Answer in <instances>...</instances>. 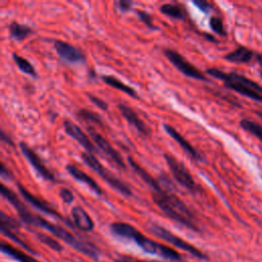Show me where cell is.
Returning <instances> with one entry per match:
<instances>
[{
	"label": "cell",
	"instance_id": "obj_37",
	"mask_svg": "<svg viewBox=\"0 0 262 262\" xmlns=\"http://www.w3.org/2000/svg\"><path fill=\"white\" fill-rule=\"evenodd\" d=\"M255 58H256L257 62L259 63V66L262 68V53H261V52H258V53H256V56H255Z\"/></svg>",
	"mask_w": 262,
	"mask_h": 262
},
{
	"label": "cell",
	"instance_id": "obj_23",
	"mask_svg": "<svg viewBox=\"0 0 262 262\" xmlns=\"http://www.w3.org/2000/svg\"><path fill=\"white\" fill-rule=\"evenodd\" d=\"M12 59L15 62L16 67L25 74L31 77H37V71L34 66L25 57L18 55L17 53H12Z\"/></svg>",
	"mask_w": 262,
	"mask_h": 262
},
{
	"label": "cell",
	"instance_id": "obj_27",
	"mask_svg": "<svg viewBox=\"0 0 262 262\" xmlns=\"http://www.w3.org/2000/svg\"><path fill=\"white\" fill-rule=\"evenodd\" d=\"M36 235H37V238L41 243L45 244L50 249H52L54 251H58V252L62 250V246L56 239H54L53 237H51V236H49V235H47L45 233H36Z\"/></svg>",
	"mask_w": 262,
	"mask_h": 262
},
{
	"label": "cell",
	"instance_id": "obj_16",
	"mask_svg": "<svg viewBox=\"0 0 262 262\" xmlns=\"http://www.w3.org/2000/svg\"><path fill=\"white\" fill-rule=\"evenodd\" d=\"M163 128H164V130L166 131V133L169 135V136H171L172 137V139H174L179 145H180V147L186 152V154H188L192 159H194V160H201V156L199 155V152L195 150V148L174 128V127H172L171 125H169V124H164L163 125Z\"/></svg>",
	"mask_w": 262,
	"mask_h": 262
},
{
	"label": "cell",
	"instance_id": "obj_38",
	"mask_svg": "<svg viewBox=\"0 0 262 262\" xmlns=\"http://www.w3.org/2000/svg\"><path fill=\"white\" fill-rule=\"evenodd\" d=\"M256 114H257V115L262 119V112H256Z\"/></svg>",
	"mask_w": 262,
	"mask_h": 262
},
{
	"label": "cell",
	"instance_id": "obj_24",
	"mask_svg": "<svg viewBox=\"0 0 262 262\" xmlns=\"http://www.w3.org/2000/svg\"><path fill=\"white\" fill-rule=\"evenodd\" d=\"M160 11L163 14H166L167 16L175 18V19H182V18H184V10L178 4L165 3V4L161 5Z\"/></svg>",
	"mask_w": 262,
	"mask_h": 262
},
{
	"label": "cell",
	"instance_id": "obj_22",
	"mask_svg": "<svg viewBox=\"0 0 262 262\" xmlns=\"http://www.w3.org/2000/svg\"><path fill=\"white\" fill-rule=\"evenodd\" d=\"M1 251L3 253H5L6 255L12 257L14 260H16L18 262H39L38 260H36L32 256L15 249L14 247H12L11 245H9L5 242L1 243Z\"/></svg>",
	"mask_w": 262,
	"mask_h": 262
},
{
	"label": "cell",
	"instance_id": "obj_31",
	"mask_svg": "<svg viewBox=\"0 0 262 262\" xmlns=\"http://www.w3.org/2000/svg\"><path fill=\"white\" fill-rule=\"evenodd\" d=\"M59 196L66 204H71L74 201V194L69 188H60L59 190Z\"/></svg>",
	"mask_w": 262,
	"mask_h": 262
},
{
	"label": "cell",
	"instance_id": "obj_12",
	"mask_svg": "<svg viewBox=\"0 0 262 262\" xmlns=\"http://www.w3.org/2000/svg\"><path fill=\"white\" fill-rule=\"evenodd\" d=\"M17 185V188H18V191L20 192V194L23 195V198L29 203V204H31L34 208H36V209H38V210H40V211H42V212H44V213H46V214H49V215H51V216H54V217H56V218H58V219H61V220H63L64 222H67L68 224H70L66 219H63L62 217H61V215L55 210V209H53L48 203H46L44 200H42V199H39V198H37L36 195H34L33 193H31L27 188H25L20 183H17L16 184ZM71 225V224H70Z\"/></svg>",
	"mask_w": 262,
	"mask_h": 262
},
{
	"label": "cell",
	"instance_id": "obj_14",
	"mask_svg": "<svg viewBox=\"0 0 262 262\" xmlns=\"http://www.w3.org/2000/svg\"><path fill=\"white\" fill-rule=\"evenodd\" d=\"M122 117L130 124L132 125L140 134L147 136L149 134V128L144 124V122L138 117V115L128 105L120 103L118 105Z\"/></svg>",
	"mask_w": 262,
	"mask_h": 262
},
{
	"label": "cell",
	"instance_id": "obj_36",
	"mask_svg": "<svg viewBox=\"0 0 262 262\" xmlns=\"http://www.w3.org/2000/svg\"><path fill=\"white\" fill-rule=\"evenodd\" d=\"M1 139H2V141L6 142V143H9L10 145H12V144H13V143H12V141L10 140V138H9L8 136H6V134H5V132H4V131H1Z\"/></svg>",
	"mask_w": 262,
	"mask_h": 262
},
{
	"label": "cell",
	"instance_id": "obj_5",
	"mask_svg": "<svg viewBox=\"0 0 262 262\" xmlns=\"http://www.w3.org/2000/svg\"><path fill=\"white\" fill-rule=\"evenodd\" d=\"M81 158L82 160L86 163V165L88 167H90L92 170H94L105 182H107L114 189H116L117 191H119L120 193H122L123 195L126 196H130L132 195V191L130 189V187L128 186L127 183H125L124 181L120 180L118 177H116L115 175H113L108 170H106L101 164L100 162L96 159V157L93 154L84 151L81 154Z\"/></svg>",
	"mask_w": 262,
	"mask_h": 262
},
{
	"label": "cell",
	"instance_id": "obj_19",
	"mask_svg": "<svg viewBox=\"0 0 262 262\" xmlns=\"http://www.w3.org/2000/svg\"><path fill=\"white\" fill-rule=\"evenodd\" d=\"M128 163L131 166V168L135 171V173L138 174L139 177L152 189V191H159L163 188L159 180H156L148 172H146L141 166H139V164H137L132 158L130 157L128 158Z\"/></svg>",
	"mask_w": 262,
	"mask_h": 262
},
{
	"label": "cell",
	"instance_id": "obj_34",
	"mask_svg": "<svg viewBox=\"0 0 262 262\" xmlns=\"http://www.w3.org/2000/svg\"><path fill=\"white\" fill-rule=\"evenodd\" d=\"M115 262H144V261L137 260V259L132 258V257H126V256H123V257H120V258L116 259V260H115Z\"/></svg>",
	"mask_w": 262,
	"mask_h": 262
},
{
	"label": "cell",
	"instance_id": "obj_39",
	"mask_svg": "<svg viewBox=\"0 0 262 262\" xmlns=\"http://www.w3.org/2000/svg\"><path fill=\"white\" fill-rule=\"evenodd\" d=\"M260 76H261V78H262V71H260Z\"/></svg>",
	"mask_w": 262,
	"mask_h": 262
},
{
	"label": "cell",
	"instance_id": "obj_9",
	"mask_svg": "<svg viewBox=\"0 0 262 262\" xmlns=\"http://www.w3.org/2000/svg\"><path fill=\"white\" fill-rule=\"evenodd\" d=\"M19 149L24 157L28 160V162L31 164V166L36 170V172L45 180L54 182L55 176L52 174V172L43 164L41 159L38 157V155L24 141L19 142Z\"/></svg>",
	"mask_w": 262,
	"mask_h": 262
},
{
	"label": "cell",
	"instance_id": "obj_21",
	"mask_svg": "<svg viewBox=\"0 0 262 262\" xmlns=\"http://www.w3.org/2000/svg\"><path fill=\"white\" fill-rule=\"evenodd\" d=\"M8 30L10 37L15 41H23L33 34V30L29 26L19 24L17 21L10 23Z\"/></svg>",
	"mask_w": 262,
	"mask_h": 262
},
{
	"label": "cell",
	"instance_id": "obj_17",
	"mask_svg": "<svg viewBox=\"0 0 262 262\" xmlns=\"http://www.w3.org/2000/svg\"><path fill=\"white\" fill-rule=\"evenodd\" d=\"M72 218L74 225L82 231H91L94 227V223L89 214L80 206H75L72 211Z\"/></svg>",
	"mask_w": 262,
	"mask_h": 262
},
{
	"label": "cell",
	"instance_id": "obj_6",
	"mask_svg": "<svg viewBox=\"0 0 262 262\" xmlns=\"http://www.w3.org/2000/svg\"><path fill=\"white\" fill-rule=\"evenodd\" d=\"M164 158L166 160V163L170 169V172L172 173V176L174 179L183 187H185L187 190H189L192 193H195L199 191L198 185L190 174L189 170L185 167V165L178 161L174 156L171 155H164Z\"/></svg>",
	"mask_w": 262,
	"mask_h": 262
},
{
	"label": "cell",
	"instance_id": "obj_28",
	"mask_svg": "<svg viewBox=\"0 0 262 262\" xmlns=\"http://www.w3.org/2000/svg\"><path fill=\"white\" fill-rule=\"evenodd\" d=\"M209 24H210V28L212 29V31L215 32L216 34L221 35V36H225L226 35L225 29H224V26H223V21H222V19L220 17H218V16H211L210 20H209Z\"/></svg>",
	"mask_w": 262,
	"mask_h": 262
},
{
	"label": "cell",
	"instance_id": "obj_25",
	"mask_svg": "<svg viewBox=\"0 0 262 262\" xmlns=\"http://www.w3.org/2000/svg\"><path fill=\"white\" fill-rule=\"evenodd\" d=\"M239 126L245 131H247L250 134L257 137L259 140H262V125H260L254 121L248 120V119H243L239 122Z\"/></svg>",
	"mask_w": 262,
	"mask_h": 262
},
{
	"label": "cell",
	"instance_id": "obj_11",
	"mask_svg": "<svg viewBox=\"0 0 262 262\" xmlns=\"http://www.w3.org/2000/svg\"><path fill=\"white\" fill-rule=\"evenodd\" d=\"M63 129L64 132L72 137L73 139H75L82 147H84L86 149L87 152L90 154H98V149L94 146V144L91 142L90 138L87 136V134L82 131V129L75 123H73L70 120H64L63 123Z\"/></svg>",
	"mask_w": 262,
	"mask_h": 262
},
{
	"label": "cell",
	"instance_id": "obj_29",
	"mask_svg": "<svg viewBox=\"0 0 262 262\" xmlns=\"http://www.w3.org/2000/svg\"><path fill=\"white\" fill-rule=\"evenodd\" d=\"M136 13H137L139 19H140L147 28H149L150 30H157V27L154 25L152 17H151V15H150L148 12H146V11H144V10H137Z\"/></svg>",
	"mask_w": 262,
	"mask_h": 262
},
{
	"label": "cell",
	"instance_id": "obj_35",
	"mask_svg": "<svg viewBox=\"0 0 262 262\" xmlns=\"http://www.w3.org/2000/svg\"><path fill=\"white\" fill-rule=\"evenodd\" d=\"M0 174L3 178H11V173L6 169L5 165L3 163H1V169H0Z\"/></svg>",
	"mask_w": 262,
	"mask_h": 262
},
{
	"label": "cell",
	"instance_id": "obj_15",
	"mask_svg": "<svg viewBox=\"0 0 262 262\" xmlns=\"http://www.w3.org/2000/svg\"><path fill=\"white\" fill-rule=\"evenodd\" d=\"M66 169H67L68 173H69L72 177H74L76 180H78V181H80V182L86 184L93 192H95V193L98 194V195H100V194L102 193L101 188H100V186L98 185V183H97L92 177H90L88 174H86L85 172H83L82 170H80L77 166H75L74 164H69V165H67Z\"/></svg>",
	"mask_w": 262,
	"mask_h": 262
},
{
	"label": "cell",
	"instance_id": "obj_4",
	"mask_svg": "<svg viewBox=\"0 0 262 262\" xmlns=\"http://www.w3.org/2000/svg\"><path fill=\"white\" fill-rule=\"evenodd\" d=\"M206 73L221 80L226 88L262 103V86L246 76L233 72L226 73L216 68L207 69Z\"/></svg>",
	"mask_w": 262,
	"mask_h": 262
},
{
	"label": "cell",
	"instance_id": "obj_18",
	"mask_svg": "<svg viewBox=\"0 0 262 262\" xmlns=\"http://www.w3.org/2000/svg\"><path fill=\"white\" fill-rule=\"evenodd\" d=\"M255 56H256V53L252 49L245 46H239L235 50L227 53L224 56V59L230 62H235V63H248Z\"/></svg>",
	"mask_w": 262,
	"mask_h": 262
},
{
	"label": "cell",
	"instance_id": "obj_10",
	"mask_svg": "<svg viewBox=\"0 0 262 262\" xmlns=\"http://www.w3.org/2000/svg\"><path fill=\"white\" fill-rule=\"evenodd\" d=\"M90 137L93 139V141L96 143V145L98 146V148L113 162L115 163L118 167L125 169L126 165L124 163V160L122 158V156L120 155L119 151H117L113 145L98 132L95 131V129H93L92 127L88 128Z\"/></svg>",
	"mask_w": 262,
	"mask_h": 262
},
{
	"label": "cell",
	"instance_id": "obj_2",
	"mask_svg": "<svg viewBox=\"0 0 262 262\" xmlns=\"http://www.w3.org/2000/svg\"><path fill=\"white\" fill-rule=\"evenodd\" d=\"M20 219L27 224L39 226V227H42V228L48 230L50 233H52L57 238L66 242L69 246L73 247L77 251L83 253L84 255H86L92 259H97L100 254L99 249L92 243H89V242H86V241H83V239L77 237L76 235L72 234L70 231H68L62 226L51 223L50 221H47L46 219L42 218L41 216L34 215L31 212H28Z\"/></svg>",
	"mask_w": 262,
	"mask_h": 262
},
{
	"label": "cell",
	"instance_id": "obj_26",
	"mask_svg": "<svg viewBox=\"0 0 262 262\" xmlns=\"http://www.w3.org/2000/svg\"><path fill=\"white\" fill-rule=\"evenodd\" d=\"M77 117L87 123H93V124L100 125V126L102 125V122H101V119L99 118V116L96 113L86 110V108H80L77 112Z\"/></svg>",
	"mask_w": 262,
	"mask_h": 262
},
{
	"label": "cell",
	"instance_id": "obj_1",
	"mask_svg": "<svg viewBox=\"0 0 262 262\" xmlns=\"http://www.w3.org/2000/svg\"><path fill=\"white\" fill-rule=\"evenodd\" d=\"M152 201L168 218L191 230H199L193 214L172 190L152 191Z\"/></svg>",
	"mask_w": 262,
	"mask_h": 262
},
{
	"label": "cell",
	"instance_id": "obj_33",
	"mask_svg": "<svg viewBox=\"0 0 262 262\" xmlns=\"http://www.w3.org/2000/svg\"><path fill=\"white\" fill-rule=\"evenodd\" d=\"M88 97H89V99H90L96 106H98L99 108H101V110H103V111H106V110H107V107H108L107 103H106L104 100H102L101 98H98V97H96V96H94V95H92V94H88Z\"/></svg>",
	"mask_w": 262,
	"mask_h": 262
},
{
	"label": "cell",
	"instance_id": "obj_3",
	"mask_svg": "<svg viewBox=\"0 0 262 262\" xmlns=\"http://www.w3.org/2000/svg\"><path fill=\"white\" fill-rule=\"evenodd\" d=\"M110 228L114 234L133 241L146 253H149L152 255H159L171 261H176V262L181 261L180 254L177 253L175 250H173L172 248L166 245L151 241L150 238L143 235L140 231H138L134 226L130 225L129 223L114 222L111 224Z\"/></svg>",
	"mask_w": 262,
	"mask_h": 262
},
{
	"label": "cell",
	"instance_id": "obj_13",
	"mask_svg": "<svg viewBox=\"0 0 262 262\" xmlns=\"http://www.w3.org/2000/svg\"><path fill=\"white\" fill-rule=\"evenodd\" d=\"M53 45L56 53L63 60L68 62L75 63V62H82L85 60V56L82 53V51L68 42H64L61 40H55Z\"/></svg>",
	"mask_w": 262,
	"mask_h": 262
},
{
	"label": "cell",
	"instance_id": "obj_8",
	"mask_svg": "<svg viewBox=\"0 0 262 262\" xmlns=\"http://www.w3.org/2000/svg\"><path fill=\"white\" fill-rule=\"evenodd\" d=\"M164 54L168 58V60L183 75L186 77L196 79V80H202V81H208L206 76L199 70L196 69L193 64H191L188 60H186L180 53L173 49H165Z\"/></svg>",
	"mask_w": 262,
	"mask_h": 262
},
{
	"label": "cell",
	"instance_id": "obj_20",
	"mask_svg": "<svg viewBox=\"0 0 262 262\" xmlns=\"http://www.w3.org/2000/svg\"><path fill=\"white\" fill-rule=\"evenodd\" d=\"M101 80L105 84H107L108 86H111L113 88H116V89H118V90H120V91H122V92H124V93H126V94H128V95H130L132 97H134L135 99H139L138 94L136 93V91L132 87L126 85L125 83H123L121 80H119L115 76L103 75V76H101Z\"/></svg>",
	"mask_w": 262,
	"mask_h": 262
},
{
	"label": "cell",
	"instance_id": "obj_32",
	"mask_svg": "<svg viewBox=\"0 0 262 262\" xmlns=\"http://www.w3.org/2000/svg\"><path fill=\"white\" fill-rule=\"evenodd\" d=\"M193 4L200 9L202 10L203 12L205 13H208L212 10V4L208 1H205V0H196V1H193Z\"/></svg>",
	"mask_w": 262,
	"mask_h": 262
},
{
	"label": "cell",
	"instance_id": "obj_30",
	"mask_svg": "<svg viewBox=\"0 0 262 262\" xmlns=\"http://www.w3.org/2000/svg\"><path fill=\"white\" fill-rule=\"evenodd\" d=\"M134 3L132 1L129 0H120L115 2V6L117 7V9H119L121 12H128L132 9Z\"/></svg>",
	"mask_w": 262,
	"mask_h": 262
},
{
	"label": "cell",
	"instance_id": "obj_7",
	"mask_svg": "<svg viewBox=\"0 0 262 262\" xmlns=\"http://www.w3.org/2000/svg\"><path fill=\"white\" fill-rule=\"evenodd\" d=\"M149 229L150 231L157 235L158 237L172 244L174 247L178 248V249H181L183 251H186L188 252L190 255H192L193 257L198 258V259H201V260H207L208 257L206 254H204L201 250H199L198 248L193 247L192 245H190L189 243L185 242L184 239H182L181 237L175 235L174 233H172L171 231H169L168 229L156 224V223H152L150 226H149Z\"/></svg>",
	"mask_w": 262,
	"mask_h": 262
}]
</instances>
